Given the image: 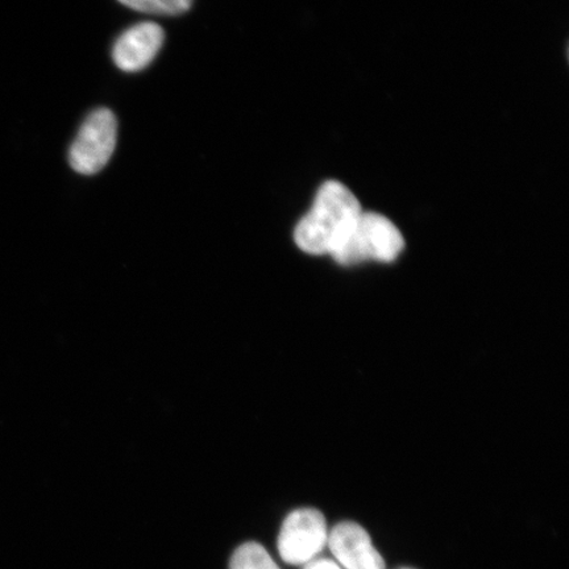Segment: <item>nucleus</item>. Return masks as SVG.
<instances>
[{
    "mask_svg": "<svg viewBox=\"0 0 569 569\" xmlns=\"http://www.w3.org/2000/svg\"><path fill=\"white\" fill-rule=\"evenodd\" d=\"M119 2L134 11L163 17L181 16L193 4V0H119Z\"/></svg>",
    "mask_w": 569,
    "mask_h": 569,
    "instance_id": "obj_8",
    "label": "nucleus"
},
{
    "mask_svg": "<svg viewBox=\"0 0 569 569\" xmlns=\"http://www.w3.org/2000/svg\"><path fill=\"white\" fill-rule=\"evenodd\" d=\"M326 518L317 509L295 510L282 523L277 547L284 563L302 566L315 560L329 542Z\"/></svg>",
    "mask_w": 569,
    "mask_h": 569,
    "instance_id": "obj_4",
    "label": "nucleus"
},
{
    "mask_svg": "<svg viewBox=\"0 0 569 569\" xmlns=\"http://www.w3.org/2000/svg\"><path fill=\"white\" fill-rule=\"evenodd\" d=\"M230 569H281L266 547L259 543L249 542L240 546L233 552Z\"/></svg>",
    "mask_w": 569,
    "mask_h": 569,
    "instance_id": "obj_7",
    "label": "nucleus"
},
{
    "mask_svg": "<svg viewBox=\"0 0 569 569\" xmlns=\"http://www.w3.org/2000/svg\"><path fill=\"white\" fill-rule=\"evenodd\" d=\"M400 569H415V568H400Z\"/></svg>",
    "mask_w": 569,
    "mask_h": 569,
    "instance_id": "obj_10",
    "label": "nucleus"
},
{
    "mask_svg": "<svg viewBox=\"0 0 569 569\" xmlns=\"http://www.w3.org/2000/svg\"><path fill=\"white\" fill-rule=\"evenodd\" d=\"M359 199L346 184L327 181L315 203L296 227L295 239L303 252L331 254L361 216Z\"/></svg>",
    "mask_w": 569,
    "mask_h": 569,
    "instance_id": "obj_1",
    "label": "nucleus"
},
{
    "mask_svg": "<svg viewBox=\"0 0 569 569\" xmlns=\"http://www.w3.org/2000/svg\"><path fill=\"white\" fill-rule=\"evenodd\" d=\"M327 547L341 569H386V560L376 550L371 536L359 523H338L329 532Z\"/></svg>",
    "mask_w": 569,
    "mask_h": 569,
    "instance_id": "obj_5",
    "label": "nucleus"
},
{
    "mask_svg": "<svg viewBox=\"0 0 569 569\" xmlns=\"http://www.w3.org/2000/svg\"><path fill=\"white\" fill-rule=\"evenodd\" d=\"M166 39L162 28L156 23H140L119 36L112 49L116 66L127 73L146 69L159 54Z\"/></svg>",
    "mask_w": 569,
    "mask_h": 569,
    "instance_id": "obj_6",
    "label": "nucleus"
},
{
    "mask_svg": "<svg viewBox=\"0 0 569 569\" xmlns=\"http://www.w3.org/2000/svg\"><path fill=\"white\" fill-rule=\"evenodd\" d=\"M117 118L109 109L92 111L70 147V167L77 173L92 176L109 163L117 148Z\"/></svg>",
    "mask_w": 569,
    "mask_h": 569,
    "instance_id": "obj_3",
    "label": "nucleus"
},
{
    "mask_svg": "<svg viewBox=\"0 0 569 569\" xmlns=\"http://www.w3.org/2000/svg\"><path fill=\"white\" fill-rule=\"evenodd\" d=\"M405 248V239L390 219L377 212L362 211L351 231L331 253L341 266L362 261H395Z\"/></svg>",
    "mask_w": 569,
    "mask_h": 569,
    "instance_id": "obj_2",
    "label": "nucleus"
},
{
    "mask_svg": "<svg viewBox=\"0 0 569 569\" xmlns=\"http://www.w3.org/2000/svg\"><path fill=\"white\" fill-rule=\"evenodd\" d=\"M305 569H341L336 560L315 559L310 563L305 565Z\"/></svg>",
    "mask_w": 569,
    "mask_h": 569,
    "instance_id": "obj_9",
    "label": "nucleus"
}]
</instances>
